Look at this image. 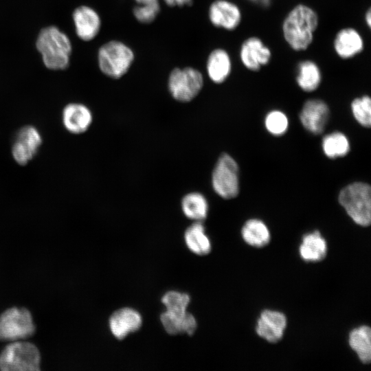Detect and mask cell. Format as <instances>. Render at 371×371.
<instances>
[{
  "label": "cell",
  "mask_w": 371,
  "mask_h": 371,
  "mask_svg": "<svg viewBox=\"0 0 371 371\" xmlns=\"http://www.w3.org/2000/svg\"><path fill=\"white\" fill-rule=\"evenodd\" d=\"M207 17L215 27L233 31L241 23L242 12L240 7L230 0H214L208 7Z\"/></svg>",
  "instance_id": "30bf717a"
},
{
  "label": "cell",
  "mask_w": 371,
  "mask_h": 371,
  "mask_svg": "<svg viewBox=\"0 0 371 371\" xmlns=\"http://www.w3.org/2000/svg\"><path fill=\"white\" fill-rule=\"evenodd\" d=\"M349 344L360 361L369 363L371 360V330L367 326L352 330L349 335Z\"/></svg>",
  "instance_id": "603a6c76"
},
{
  "label": "cell",
  "mask_w": 371,
  "mask_h": 371,
  "mask_svg": "<svg viewBox=\"0 0 371 371\" xmlns=\"http://www.w3.org/2000/svg\"><path fill=\"white\" fill-rule=\"evenodd\" d=\"M232 70V58L226 49L216 47L208 54L205 62V71L212 82L215 84L224 82L230 76Z\"/></svg>",
  "instance_id": "ac0fdd59"
},
{
  "label": "cell",
  "mask_w": 371,
  "mask_h": 371,
  "mask_svg": "<svg viewBox=\"0 0 371 371\" xmlns=\"http://www.w3.org/2000/svg\"><path fill=\"white\" fill-rule=\"evenodd\" d=\"M73 20L76 34L82 41L93 40L101 30V17L91 7L81 5L77 8L73 13Z\"/></svg>",
  "instance_id": "5bb4252c"
},
{
  "label": "cell",
  "mask_w": 371,
  "mask_h": 371,
  "mask_svg": "<svg viewBox=\"0 0 371 371\" xmlns=\"http://www.w3.org/2000/svg\"><path fill=\"white\" fill-rule=\"evenodd\" d=\"M167 85L170 94L175 100L189 102L201 91L204 76L194 67H177L170 71Z\"/></svg>",
  "instance_id": "5b68a950"
},
{
  "label": "cell",
  "mask_w": 371,
  "mask_h": 371,
  "mask_svg": "<svg viewBox=\"0 0 371 371\" xmlns=\"http://www.w3.org/2000/svg\"><path fill=\"white\" fill-rule=\"evenodd\" d=\"M160 320L166 333L172 335H192L197 328L194 316L188 311L183 315H175L165 311L161 314Z\"/></svg>",
  "instance_id": "d6986e66"
},
{
  "label": "cell",
  "mask_w": 371,
  "mask_h": 371,
  "mask_svg": "<svg viewBox=\"0 0 371 371\" xmlns=\"http://www.w3.org/2000/svg\"><path fill=\"white\" fill-rule=\"evenodd\" d=\"M241 234L246 243L256 247H262L270 240L268 227L262 221L256 218L249 219L245 223Z\"/></svg>",
  "instance_id": "d4e9b609"
},
{
  "label": "cell",
  "mask_w": 371,
  "mask_h": 371,
  "mask_svg": "<svg viewBox=\"0 0 371 371\" xmlns=\"http://www.w3.org/2000/svg\"><path fill=\"white\" fill-rule=\"evenodd\" d=\"M142 324L141 314L135 309L129 307L116 310L109 320L110 330L117 339H123L128 334L137 331Z\"/></svg>",
  "instance_id": "7c38bea8"
},
{
  "label": "cell",
  "mask_w": 371,
  "mask_h": 371,
  "mask_svg": "<svg viewBox=\"0 0 371 371\" xmlns=\"http://www.w3.org/2000/svg\"><path fill=\"white\" fill-rule=\"evenodd\" d=\"M135 60L132 47L120 40L112 39L102 44L97 54L98 65L106 76L117 80L131 69Z\"/></svg>",
  "instance_id": "7a4b0ae2"
},
{
  "label": "cell",
  "mask_w": 371,
  "mask_h": 371,
  "mask_svg": "<svg viewBox=\"0 0 371 371\" xmlns=\"http://www.w3.org/2000/svg\"><path fill=\"white\" fill-rule=\"evenodd\" d=\"M319 25L316 11L309 5L299 3L285 16L282 32L287 45L294 51L307 49L312 44Z\"/></svg>",
  "instance_id": "6da1fadb"
},
{
  "label": "cell",
  "mask_w": 371,
  "mask_h": 371,
  "mask_svg": "<svg viewBox=\"0 0 371 371\" xmlns=\"http://www.w3.org/2000/svg\"><path fill=\"white\" fill-rule=\"evenodd\" d=\"M184 240L188 248L196 255L205 256L211 251V242L201 221H195L186 229Z\"/></svg>",
  "instance_id": "7402d4cb"
},
{
  "label": "cell",
  "mask_w": 371,
  "mask_h": 371,
  "mask_svg": "<svg viewBox=\"0 0 371 371\" xmlns=\"http://www.w3.org/2000/svg\"><path fill=\"white\" fill-rule=\"evenodd\" d=\"M93 121L91 111L86 105L72 102L67 104L62 112L64 128L70 133L80 135L86 132Z\"/></svg>",
  "instance_id": "4fadbf2b"
},
{
  "label": "cell",
  "mask_w": 371,
  "mask_h": 371,
  "mask_svg": "<svg viewBox=\"0 0 371 371\" xmlns=\"http://www.w3.org/2000/svg\"><path fill=\"white\" fill-rule=\"evenodd\" d=\"M181 209L188 218L202 221L207 216L208 203L202 194L193 192L183 196L181 200Z\"/></svg>",
  "instance_id": "cb8c5ba5"
},
{
  "label": "cell",
  "mask_w": 371,
  "mask_h": 371,
  "mask_svg": "<svg viewBox=\"0 0 371 371\" xmlns=\"http://www.w3.org/2000/svg\"><path fill=\"white\" fill-rule=\"evenodd\" d=\"M161 11L160 1L150 3L136 4L132 14L135 19L141 24H150L157 19Z\"/></svg>",
  "instance_id": "83f0119b"
},
{
  "label": "cell",
  "mask_w": 371,
  "mask_h": 371,
  "mask_svg": "<svg viewBox=\"0 0 371 371\" xmlns=\"http://www.w3.org/2000/svg\"><path fill=\"white\" fill-rule=\"evenodd\" d=\"M34 332L30 312L25 308H11L0 316V339L14 341L26 338Z\"/></svg>",
  "instance_id": "ba28073f"
},
{
  "label": "cell",
  "mask_w": 371,
  "mask_h": 371,
  "mask_svg": "<svg viewBox=\"0 0 371 371\" xmlns=\"http://www.w3.org/2000/svg\"><path fill=\"white\" fill-rule=\"evenodd\" d=\"M351 109L356 120L363 126L371 125V100L368 95L357 98L351 103Z\"/></svg>",
  "instance_id": "f1b7e54d"
},
{
  "label": "cell",
  "mask_w": 371,
  "mask_h": 371,
  "mask_svg": "<svg viewBox=\"0 0 371 371\" xmlns=\"http://www.w3.org/2000/svg\"><path fill=\"white\" fill-rule=\"evenodd\" d=\"M365 22L366 23V25L370 28L371 27V10L370 8H369L365 14Z\"/></svg>",
  "instance_id": "d6a6232c"
},
{
  "label": "cell",
  "mask_w": 371,
  "mask_h": 371,
  "mask_svg": "<svg viewBox=\"0 0 371 371\" xmlns=\"http://www.w3.org/2000/svg\"><path fill=\"white\" fill-rule=\"evenodd\" d=\"M322 148L328 157L333 159L346 155L350 150V144L344 134L335 132L324 137Z\"/></svg>",
  "instance_id": "484cf974"
},
{
  "label": "cell",
  "mask_w": 371,
  "mask_h": 371,
  "mask_svg": "<svg viewBox=\"0 0 371 371\" xmlns=\"http://www.w3.org/2000/svg\"><path fill=\"white\" fill-rule=\"evenodd\" d=\"M272 58L271 49L257 36H250L241 44L239 58L247 69L258 71L269 63Z\"/></svg>",
  "instance_id": "8fae6325"
},
{
  "label": "cell",
  "mask_w": 371,
  "mask_h": 371,
  "mask_svg": "<svg viewBox=\"0 0 371 371\" xmlns=\"http://www.w3.org/2000/svg\"><path fill=\"white\" fill-rule=\"evenodd\" d=\"M36 47L47 68L58 70L68 67L71 42L58 27L49 26L41 30L36 40Z\"/></svg>",
  "instance_id": "3957f363"
},
{
  "label": "cell",
  "mask_w": 371,
  "mask_h": 371,
  "mask_svg": "<svg viewBox=\"0 0 371 371\" xmlns=\"http://www.w3.org/2000/svg\"><path fill=\"white\" fill-rule=\"evenodd\" d=\"M212 183L216 193L225 199L235 198L239 192L238 167L228 154H223L212 172Z\"/></svg>",
  "instance_id": "52a82bcc"
},
{
  "label": "cell",
  "mask_w": 371,
  "mask_h": 371,
  "mask_svg": "<svg viewBox=\"0 0 371 371\" xmlns=\"http://www.w3.org/2000/svg\"><path fill=\"white\" fill-rule=\"evenodd\" d=\"M328 115V106L324 101L311 99L304 103L300 118L306 129L313 134H319L324 130Z\"/></svg>",
  "instance_id": "9a60e30c"
},
{
  "label": "cell",
  "mask_w": 371,
  "mask_h": 371,
  "mask_svg": "<svg viewBox=\"0 0 371 371\" xmlns=\"http://www.w3.org/2000/svg\"><path fill=\"white\" fill-rule=\"evenodd\" d=\"M339 201L355 223L368 226L371 221V189L362 182L352 183L343 188Z\"/></svg>",
  "instance_id": "277c9868"
},
{
  "label": "cell",
  "mask_w": 371,
  "mask_h": 371,
  "mask_svg": "<svg viewBox=\"0 0 371 371\" xmlns=\"http://www.w3.org/2000/svg\"><path fill=\"white\" fill-rule=\"evenodd\" d=\"M163 2L169 7L171 8H182L184 6H191L194 0H162Z\"/></svg>",
  "instance_id": "4dcf8cb0"
},
{
  "label": "cell",
  "mask_w": 371,
  "mask_h": 371,
  "mask_svg": "<svg viewBox=\"0 0 371 371\" xmlns=\"http://www.w3.org/2000/svg\"><path fill=\"white\" fill-rule=\"evenodd\" d=\"M296 82L306 92L316 90L320 85L322 74L318 65L311 60H303L297 66Z\"/></svg>",
  "instance_id": "ffe728a7"
},
{
  "label": "cell",
  "mask_w": 371,
  "mask_h": 371,
  "mask_svg": "<svg viewBox=\"0 0 371 371\" xmlns=\"http://www.w3.org/2000/svg\"><path fill=\"white\" fill-rule=\"evenodd\" d=\"M286 326V318L283 313L265 310L258 319L256 330L266 341L276 343L282 339Z\"/></svg>",
  "instance_id": "e0dca14e"
},
{
  "label": "cell",
  "mask_w": 371,
  "mask_h": 371,
  "mask_svg": "<svg viewBox=\"0 0 371 371\" xmlns=\"http://www.w3.org/2000/svg\"><path fill=\"white\" fill-rule=\"evenodd\" d=\"M161 302L166 311L175 315H183L187 312L190 297L188 293L169 291L162 297Z\"/></svg>",
  "instance_id": "4316f807"
},
{
  "label": "cell",
  "mask_w": 371,
  "mask_h": 371,
  "mask_svg": "<svg viewBox=\"0 0 371 371\" xmlns=\"http://www.w3.org/2000/svg\"><path fill=\"white\" fill-rule=\"evenodd\" d=\"M333 49L340 58H352L363 50L364 40L355 28L344 27L337 32L333 40Z\"/></svg>",
  "instance_id": "2e32d148"
},
{
  "label": "cell",
  "mask_w": 371,
  "mask_h": 371,
  "mask_svg": "<svg viewBox=\"0 0 371 371\" xmlns=\"http://www.w3.org/2000/svg\"><path fill=\"white\" fill-rule=\"evenodd\" d=\"M43 142L38 130L34 126L25 125L16 134L12 145L11 153L20 166L27 164L36 155Z\"/></svg>",
  "instance_id": "9c48e42d"
},
{
  "label": "cell",
  "mask_w": 371,
  "mask_h": 371,
  "mask_svg": "<svg viewBox=\"0 0 371 371\" xmlns=\"http://www.w3.org/2000/svg\"><path fill=\"white\" fill-rule=\"evenodd\" d=\"M159 0H134L136 4H145V3H150L156 1H159Z\"/></svg>",
  "instance_id": "836d02e7"
},
{
  "label": "cell",
  "mask_w": 371,
  "mask_h": 371,
  "mask_svg": "<svg viewBox=\"0 0 371 371\" xmlns=\"http://www.w3.org/2000/svg\"><path fill=\"white\" fill-rule=\"evenodd\" d=\"M265 124L267 130L274 135L284 134L289 126L288 118L280 111H272L265 117Z\"/></svg>",
  "instance_id": "f546056e"
},
{
  "label": "cell",
  "mask_w": 371,
  "mask_h": 371,
  "mask_svg": "<svg viewBox=\"0 0 371 371\" xmlns=\"http://www.w3.org/2000/svg\"><path fill=\"white\" fill-rule=\"evenodd\" d=\"M40 354L31 343L15 342L7 346L0 355V369L4 371L38 370Z\"/></svg>",
  "instance_id": "8992f818"
},
{
  "label": "cell",
  "mask_w": 371,
  "mask_h": 371,
  "mask_svg": "<svg viewBox=\"0 0 371 371\" xmlns=\"http://www.w3.org/2000/svg\"><path fill=\"white\" fill-rule=\"evenodd\" d=\"M301 258L307 262L323 260L327 253V244L318 231L304 236L299 249Z\"/></svg>",
  "instance_id": "44dd1931"
},
{
  "label": "cell",
  "mask_w": 371,
  "mask_h": 371,
  "mask_svg": "<svg viewBox=\"0 0 371 371\" xmlns=\"http://www.w3.org/2000/svg\"><path fill=\"white\" fill-rule=\"evenodd\" d=\"M249 2L253 3L259 6L267 8L271 3V0H248Z\"/></svg>",
  "instance_id": "1f68e13d"
}]
</instances>
